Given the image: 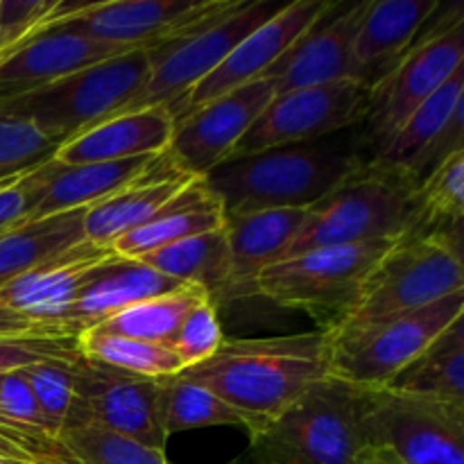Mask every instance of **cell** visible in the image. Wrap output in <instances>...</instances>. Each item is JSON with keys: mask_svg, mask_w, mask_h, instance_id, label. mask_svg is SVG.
Instances as JSON below:
<instances>
[{"mask_svg": "<svg viewBox=\"0 0 464 464\" xmlns=\"http://www.w3.org/2000/svg\"><path fill=\"white\" fill-rule=\"evenodd\" d=\"M234 408L249 438L276 420L313 383L331 376L326 331L231 340L216 356L181 372Z\"/></svg>", "mask_w": 464, "mask_h": 464, "instance_id": "6da1fadb", "label": "cell"}, {"mask_svg": "<svg viewBox=\"0 0 464 464\" xmlns=\"http://www.w3.org/2000/svg\"><path fill=\"white\" fill-rule=\"evenodd\" d=\"M362 163L358 152L297 143L231 159L204 179L225 216L267 208H311Z\"/></svg>", "mask_w": 464, "mask_h": 464, "instance_id": "7a4b0ae2", "label": "cell"}, {"mask_svg": "<svg viewBox=\"0 0 464 464\" xmlns=\"http://www.w3.org/2000/svg\"><path fill=\"white\" fill-rule=\"evenodd\" d=\"M415 190L417 181L411 177L362 161L326 198L308 208L285 256L408 234L415 225Z\"/></svg>", "mask_w": 464, "mask_h": 464, "instance_id": "3957f363", "label": "cell"}, {"mask_svg": "<svg viewBox=\"0 0 464 464\" xmlns=\"http://www.w3.org/2000/svg\"><path fill=\"white\" fill-rule=\"evenodd\" d=\"M367 388L335 376L313 383L252 435L254 464H349L367 444Z\"/></svg>", "mask_w": 464, "mask_h": 464, "instance_id": "277c9868", "label": "cell"}, {"mask_svg": "<svg viewBox=\"0 0 464 464\" xmlns=\"http://www.w3.org/2000/svg\"><path fill=\"white\" fill-rule=\"evenodd\" d=\"M460 290H464L462 236L408 231L394 238L374 263L353 306L331 329L420 311Z\"/></svg>", "mask_w": 464, "mask_h": 464, "instance_id": "5b68a950", "label": "cell"}, {"mask_svg": "<svg viewBox=\"0 0 464 464\" xmlns=\"http://www.w3.org/2000/svg\"><path fill=\"white\" fill-rule=\"evenodd\" d=\"M150 53L145 48L71 72L27 95L3 100L0 113L30 121L57 145L89 127L116 116L150 80Z\"/></svg>", "mask_w": 464, "mask_h": 464, "instance_id": "8992f818", "label": "cell"}, {"mask_svg": "<svg viewBox=\"0 0 464 464\" xmlns=\"http://www.w3.org/2000/svg\"><path fill=\"white\" fill-rule=\"evenodd\" d=\"M460 317H464V290L420 311L329 329L331 376L358 388H388Z\"/></svg>", "mask_w": 464, "mask_h": 464, "instance_id": "52a82bcc", "label": "cell"}, {"mask_svg": "<svg viewBox=\"0 0 464 464\" xmlns=\"http://www.w3.org/2000/svg\"><path fill=\"white\" fill-rule=\"evenodd\" d=\"M392 240L320 247L285 256L256 276L252 295L311 313L326 331L347 315L370 270Z\"/></svg>", "mask_w": 464, "mask_h": 464, "instance_id": "ba28073f", "label": "cell"}, {"mask_svg": "<svg viewBox=\"0 0 464 464\" xmlns=\"http://www.w3.org/2000/svg\"><path fill=\"white\" fill-rule=\"evenodd\" d=\"M285 3L234 0L216 16L190 27L184 34L148 48L150 80L122 111L143 107H175L208 72L216 71L236 44L279 14Z\"/></svg>", "mask_w": 464, "mask_h": 464, "instance_id": "9c48e42d", "label": "cell"}, {"mask_svg": "<svg viewBox=\"0 0 464 464\" xmlns=\"http://www.w3.org/2000/svg\"><path fill=\"white\" fill-rule=\"evenodd\" d=\"M412 48L370 89L365 140L372 157L385 148L394 131L426 102L449 77L464 66V16L458 9L449 21L430 16Z\"/></svg>", "mask_w": 464, "mask_h": 464, "instance_id": "30bf717a", "label": "cell"}, {"mask_svg": "<svg viewBox=\"0 0 464 464\" xmlns=\"http://www.w3.org/2000/svg\"><path fill=\"white\" fill-rule=\"evenodd\" d=\"M362 426L367 444L385 447L403 464H464V406L458 403L367 390Z\"/></svg>", "mask_w": 464, "mask_h": 464, "instance_id": "8fae6325", "label": "cell"}, {"mask_svg": "<svg viewBox=\"0 0 464 464\" xmlns=\"http://www.w3.org/2000/svg\"><path fill=\"white\" fill-rule=\"evenodd\" d=\"M234 0L59 3L41 32L62 30L122 48H154L227 9Z\"/></svg>", "mask_w": 464, "mask_h": 464, "instance_id": "7c38bea8", "label": "cell"}, {"mask_svg": "<svg viewBox=\"0 0 464 464\" xmlns=\"http://www.w3.org/2000/svg\"><path fill=\"white\" fill-rule=\"evenodd\" d=\"M367 104L370 89L356 80H340L275 95L266 111L236 143L227 161L284 145L313 143L334 131L361 125L365 121Z\"/></svg>", "mask_w": 464, "mask_h": 464, "instance_id": "4fadbf2b", "label": "cell"}, {"mask_svg": "<svg viewBox=\"0 0 464 464\" xmlns=\"http://www.w3.org/2000/svg\"><path fill=\"white\" fill-rule=\"evenodd\" d=\"M272 98L275 84L261 77L195 109L175 125L168 145L172 161L186 175L207 177L229 159L236 143L266 111Z\"/></svg>", "mask_w": 464, "mask_h": 464, "instance_id": "5bb4252c", "label": "cell"}, {"mask_svg": "<svg viewBox=\"0 0 464 464\" xmlns=\"http://www.w3.org/2000/svg\"><path fill=\"white\" fill-rule=\"evenodd\" d=\"M75 392L86 420L145 447L166 451V433L159 415L161 379L130 374L80 358L72 362Z\"/></svg>", "mask_w": 464, "mask_h": 464, "instance_id": "9a60e30c", "label": "cell"}, {"mask_svg": "<svg viewBox=\"0 0 464 464\" xmlns=\"http://www.w3.org/2000/svg\"><path fill=\"white\" fill-rule=\"evenodd\" d=\"M367 5L370 0L365 3L329 0L320 16L263 75L275 84V95L352 80L353 41Z\"/></svg>", "mask_w": 464, "mask_h": 464, "instance_id": "2e32d148", "label": "cell"}, {"mask_svg": "<svg viewBox=\"0 0 464 464\" xmlns=\"http://www.w3.org/2000/svg\"><path fill=\"white\" fill-rule=\"evenodd\" d=\"M464 150V66L453 72L370 161L420 184L451 154Z\"/></svg>", "mask_w": 464, "mask_h": 464, "instance_id": "e0dca14e", "label": "cell"}, {"mask_svg": "<svg viewBox=\"0 0 464 464\" xmlns=\"http://www.w3.org/2000/svg\"><path fill=\"white\" fill-rule=\"evenodd\" d=\"M329 0H295L285 3L279 14L249 32L240 44L231 48V53L222 59L220 66L208 72L186 98H181L175 107H170L172 122H179L195 109L204 107L211 100L240 89L254 80H261L267 68L290 48L295 39L315 21L326 7Z\"/></svg>", "mask_w": 464, "mask_h": 464, "instance_id": "ac0fdd59", "label": "cell"}, {"mask_svg": "<svg viewBox=\"0 0 464 464\" xmlns=\"http://www.w3.org/2000/svg\"><path fill=\"white\" fill-rule=\"evenodd\" d=\"M113 256L116 254L109 247L82 240L5 284L0 288V306L30 320L57 326L63 335L72 338L66 329L68 313L91 275Z\"/></svg>", "mask_w": 464, "mask_h": 464, "instance_id": "d6986e66", "label": "cell"}, {"mask_svg": "<svg viewBox=\"0 0 464 464\" xmlns=\"http://www.w3.org/2000/svg\"><path fill=\"white\" fill-rule=\"evenodd\" d=\"M136 48L102 44L75 32L48 30L0 54V102L39 91L71 72Z\"/></svg>", "mask_w": 464, "mask_h": 464, "instance_id": "ffe728a7", "label": "cell"}, {"mask_svg": "<svg viewBox=\"0 0 464 464\" xmlns=\"http://www.w3.org/2000/svg\"><path fill=\"white\" fill-rule=\"evenodd\" d=\"M175 122L168 107H143L118 111L62 143L53 161L63 166L111 163L136 157H154L170 145Z\"/></svg>", "mask_w": 464, "mask_h": 464, "instance_id": "44dd1931", "label": "cell"}, {"mask_svg": "<svg viewBox=\"0 0 464 464\" xmlns=\"http://www.w3.org/2000/svg\"><path fill=\"white\" fill-rule=\"evenodd\" d=\"M438 7V0H370L353 41L352 80L372 89L412 48Z\"/></svg>", "mask_w": 464, "mask_h": 464, "instance_id": "7402d4cb", "label": "cell"}, {"mask_svg": "<svg viewBox=\"0 0 464 464\" xmlns=\"http://www.w3.org/2000/svg\"><path fill=\"white\" fill-rule=\"evenodd\" d=\"M306 211L308 208H267L225 216L229 245V284L225 297L252 295L256 276L288 254Z\"/></svg>", "mask_w": 464, "mask_h": 464, "instance_id": "603a6c76", "label": "cell"}, {"mask_svg": "<svg viewBox=\"0 0 464 464\" xmlns=\"http://www.w3.org/2000/svg\"><path fill=\"white\" fill-rule=\"evenodd\" d=\"M190 179L193 177L181 172L166 150L139 179L86 208L84 240L111 249L118 238L143 227L159 208L166 207Z\"/></svg>", "mask_w": 464, "mask_h": 464, "instance_id": "cb8c5ba5", "label": "cell"}, {"mask_svg": "<svg viewBox=\"0 0 464 464\" xmlns=\"http://www.w3.org/2000/svg\"><path fill=\"white\" fill-rule=\"evenodd\" d=\"M184 284L143 266L134 258L113 256L111 261L102 263L91 275L84 288L77 295L71 313L66 317V329L72 338L84 329L100 324L107 317L125 311L127 306L143 302V299L157 297V295L172 293Z\"/></svg>", "mask_w": 464, "mask_h": 464, "instance_id": "d4e9b609", "label": "cell"}, {"mask_svg": "<svg viewBox=\"0 0 464 464\" xmlns=\"http://www.w3.org/2000/svg\"><path fill=\"white\" fill-rule=\"evenodd\" d=\"M225 227V207L204 177H193L166 207L159 208L143 227L130 231L111 245L122 258H140L179 240L220 231Z\"/></svg>", "mask_w": 464, "mask_h": 464, "instance_id": "484cf974", "label": "cell"}, {"mask_svg": "<svg viewBox=\"0 0 464 464\" xmlns=\"http://www.w3.org/2000/svg\"><path fill=\"white\" fill-rule=\"evenodd\" d=\"M157 159L159 154L111 163H82V166H63V163L50 159L48 181H45L44 195H41L32 218L93 207L139 179L143 172L154 166Z\"/></svg>", "mask_w": 464, "mask_h": 464, "instance_id": "4316f807", "label": "cell"}, {"mask_svg": "<svg viewBox=\"0 0 464 464\" xmlns=\"http://www.w3.org/2000/svg\"><path fill=\"white\" fill-rule=\"evenodd\" d=\"M86 208L30 218L0 234V288L84 240Z\"/></svg>", "mask_w": 464, "mask_h": 464, "instance_id": "83f0119b", "label": "cell"}, {"mask_svg": "<svg viewBox=\"0 0 464 464\" xmlns=\"http://www.w3.org/2000/svg\"><path fill=\"white\" fill-rule=\"evenodd\" d=\"M179 284L202 285L211 299L227 295L229 284V245H227L225 227L220 231L195 236V238L179 240L168 247L150 252L145 256L134 258Z\"/></svg>", "mask_w": 464, "mask_h": 464, "instance_id": "f1b7e54d", "label": "cell"}, {"mask_svg": "<svg viewBox=\"0 0 464 464\" xmlns=\"http://www.w3.org/2000/svg\"><path fill=\"white\" fill-rule=\"evenodd\" d=\"M388 388L464 406V317L440 334Z\"/></svg>", "mask_w": 464, "mask_h": 464, "instance_id": "f546056e", "label": "cell"}, {"mask_svg": "<svg viewBox=\"0 0 464 464\" xmlns=\"http://www.w3.org/2000/svg\"><path fill=\"white\" fill-rule=\"evenodd\" d=\"M207 299H211V295L202 285L184 284L172 293L157 295V297L134 304V306H127L125 311L107 317L95 326L109 331V334L127 335V338L157 343L166 347L181 326L184 317Z\"/></svg>", "mask_w": 464, "mask_h": 464, "instance_id": "4dcf8cb0", "label": "cell"}, {"mask_svg": "<svg viewBox=\"0 0 464 464\" xmlns=\"http://www.w3.org/2000/svg\"><path fill=\"white\" fill-rule=\"evenodd\" d=\"M75 340L77 352L84 361L100 362L113 370L150 376V379H168L184 372L179 358L163 344L109 334L100 326L84 329Z\"/></svg>", "mask_w": 464, "mask_h": 464, "instance_id": "1f68e13d", "label": "cell"}, {"mask_svg": "<svg viewBox=\"0 0 464 464\" xmlns=\"http://www.w3.org/2000/svg\"><path fill=\"white\" fill-rule=\"evenodd\" d=\"M464 218V150L451 154L417 184L415 225L417 234L462 236Z\"/></svg>", "mask_w": 464, "mask_h": 464, "instance_id": "d6a6232c", "label": "cell"}, {"mask_svg": "<svg viewBox=\"0 0 464 464\" xmlns=\"http://www.w3.org/2000/svg\"><path fill=\"white\" fill-rule=\"evenodd\" d=\"M159 415L166 438L207 426H243L234 408L181 374L161 379Z\"/></svg>", "mask_w": 464, "mask_h": 464, "instance_id": "836d02e7", "label": "cell"}, {"mask_svg": "<svg viewBox=\"0 0 464 464\" xmlns=\"http://www.w3.org/2000/svg\"><path fill=\"white\" fill-rule=\"evenodd\" d=\"M68 464H168L166 451L111 433L93 421H82L59 435Z\"/></svg>", "mask_w": 464, "mask_h": 464, "instance_id": "e575fe53", "label": "cell"}, {"mask_svg": "<svg viewBox=\"0 0 464 464\" xmlns=\"http://www.w3.org/2000/svg\"><path fill=\"white\" fill-rule=\"evenodd\" d=\"M23 372L34 392L41 417L57 442L63 430L86 421L84 408L75 392L72 362H41Z\"/></svg>", "mask_w": 464, "mask_h": 464, "instance_id": "d590c367", "label": "cell"}, {"mask_svg": "<svg viewBox=\"0 0 464 464\" xmlns=\"http://www.w3.org/2000/svg\"><path fill=\"white\" fill-rule=\"evenodd\" d=\"M57 148L30 121L0 113V184L48 163Z\"/></svg>", "mask_w": 464, "mask_h": 464, "instance_id": "8d00e7d4", "label": "cell"}, {"mask_svg": "<svg viewBox=\"0 0 464 464\" xmlns=\"http://www.w3.org/2000/svg\"><path fill=\"white\" fill-rule=\"evenodd\" d=\"M222 343H225V338H222L220 322H218V306L213 299H207L184 317L181 326L166 347L179 358L181 367L188 370V367H195L216 356Z\"/></svg>", "mask_w": 464, "mask_h": 464, "instance_id": "74e56055", "label": "cell"}, {"mask_svg": "<svg viewBox=\"0 0 464 464\" xmlns=\"http://www.w3.org/2000/svg\"><path fill=\"white\" fill-rule=\"evenodd\" d=\"M80 358L75 338H0V376L23 372L41 362H75Z\"/></svg>", "mask_w": 464, "mask_h": 464, "instance_id": "f35d334b", "label": "cell"}, {"mask_svg": "<svg viewBox=\"0 0 464 464\" xmlns=\"http://www.w3.org/2000/svg\"><path fill=\"white\" fill-rule=\"evenodd\" d=\"M59 0H0V54L39 34Z\"/></svg>", "mask_w": 464, "mask_h": 464, "instance_id": "ab89813d", "label": "cell"}, {"mask_svg": "<svg viewBox=\"0 0 464 464\" xmlns=\"http://www.w3.org/2000/svg\"><path fill=\"white\" fill-rule=\"evenodd\" d=\"M48 163L0 184V234L30 220L48 181Z\"/></svg>", "mask_w": 464, "mask_h": 464, "instance_id": "60d3db41", "label": "cell"}, {"mask_svg": "<svg viewBox=\"0 0 464 464\" xmlns=\"http://www.w3.org/2000/svg\"><path fill=\"white\" fill-rule=\"evenodd\" d=\"M23 335H36V338H68L57 326L44 324V322L30 320L18 313L7 311L0 306V338H23Z\"/></svg>", "mask_w": 464, "mask_h": 464, "instance_id": "b9f144b4", "label": "cell"}, {"mask_svg": "<svg viewBox=\"0 0 464 464\" xmlns=\"http://www.w3.org/2000/svg\"><path fill=\"white\" fill-rule=\"evenodd\" d=\"M0 458L14 462H25V464H48L34 449H30L27 444L16 442V440L7 438V435L0 433Z\"/></svg>", "mask_w": 464, "mask_h": 464, "instance_id": "7bdbcfd3", "label": "cell"}, {"mask_svg": "<svg viewBox=\"0 0 464 464\" xmlns=\"http://www.w3.org/2000/svg\"><path fill=\"white\" fill-rule=\"evenodd\" d=\"M349 464H403V462L385 447H379V444H365V447H362L361 451L349 460Z\"/></svg>", "mask_w": 464, "mask_h": 464, "instance_id": "ee69618b", "label": "cell"}, {"mask_svg": "<svg viewBox=\"0 0 464 464\" xmlns=\"http://www.w3.org/2000/svg\"><path fill=\"white\" fill-rule=\"evenodd\" d=\"M0 464H25V462H14V460H5V458H0Z\"/></svg>", "mask_w": 464, "mask_h": 464, "instance_id": "f6af8a7d", "label": "cell"}]
</instances>
